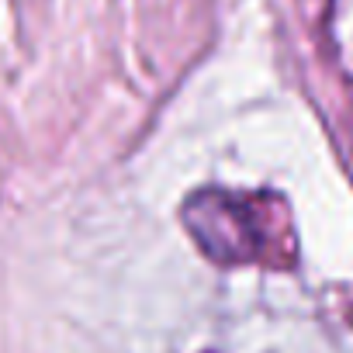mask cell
I'll return each instance as SVG.
<instances>
[{
  "instance_id": "1",
  "label": "cell",
  "mask_w": 353,
  "mask_h": 353,
  "mask_svg": "<svg viewBox=\"0 0 353 353\" xmlns=\"http://www.w3.org/2000/svg\"><path fill=\"white\" fill-rule=\"evenodd\" d=\"M253 198H229V194H208L198 198L188 208V225L194 229V236L205 243V250L215 260H229V256H253V250L263 243L256 236V222L260 219Z\"/></svg>"
}]
</instances>
